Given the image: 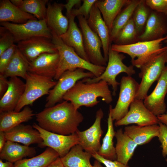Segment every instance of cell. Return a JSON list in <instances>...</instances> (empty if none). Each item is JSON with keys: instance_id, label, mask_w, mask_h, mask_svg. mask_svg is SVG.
Listing matches in <instances>:
<instances>
[{"instance_id": "1", "label": "cell", "mask_w": 167, "mask_h": 167, "mask_svg": "<svg viewBox=\"0 0 167 167\" xmlns=\"http://www.w3.org/2000/svg\"><path fill=\"white\" fill-rule=\"evenodd\" d=\"M35 116L37 124L41 128L64 135L75 133L84 118L71 102L65 100L52 107L45 108Z\"/></svg>"}, {"instance_id": "2", "label": "cell", "mask_w": 167, "mask_h": 167, "mask_svg": "<svg viewBox=\"0 0 167 167\" xmlns=\"http://www.w3.org/2000/svg\"><path fill=\"white\" fill-rule=\"evenodd\" d=\"M109 85L102 80L92 83L79 80L64 95L63 100L71 102L77 110L82 106L92 107L96 105L100 102L97 100L99 97L109 104L113 98Z\"/></svg>"}, {"instance_id": "3", "label": "cell", "mask_w": 167, "mask_h": 167, "mask_svg": "<svg viewBox=\"0 0 167 167\" xmlns=\"http://www.w3.org/2000/svg\"><path fill=\"white\" fill-rule=\"evenodd\" d=\"M52 41L57 49L59 56L56 74L54 78L58 80L67 71L82 68L92 72L95 77L100 76L104 71L106 67L94 65L79 56L74 49L66 44L59 36L51 31Z\"/></svg>"}, {"instance_id": "4", "label": "cell", "mask_w": 167, "mask_h": 167, "mask_svg": "<svg viewBox=\"0 0 167 167\" xmlns=\"http://www.w3.org/2000/svg\"><path fill=\"white\" fill-rule=\"evenodd\" d=\"M167 39V36L155 40L141 41L124 45L115 44L112 49L120 53H125L131 58L132 65L140 68L155 55L165 50L166 46L162 47V42Z\"/></svg>"}, {"instance_id": "5", "label": "cell", "mask_w": 167, "mask_h": 167, "mask_svg": "<svg viewBox=\"0 0 167 167\" xmlns=\"http://www.w3.org/2000/svg\"><path fill=\"white\" fill-rule=\"evenodd\" d=\"M110 46L108 53V63L105 71L99 76L93 78H86L82 80L83 82L92 83H96L101 80L106 82L109 85L112 87V94L115 96L118 86L120 83L116 80L117 76L122 72L126 73L128 76H131L135 73L133 65L127 66L123 62L125 58L122 54L113 50Z\"/></svg>"}, {"instance_id": "6", "label": "cell", "mask_w": 167, "mask_h": 167, "mask_svg": "<svg viewBox=\"0 0 167 167\" xmlns=\"http://www.w3.org/2000/svg\"><path fill=\"white\" fill-rule=\"evenodd\" d=\"M166 50L150 58L140 68L139 77L141 81L139 84L135 99L144 100L152 84L159 79L166 66Z\"/></svg>"}, {"instance_id": "7", "label": "cell", "mask_w": 167, "mask_h": 167, "mask_svg": "<svg viewBox=\"0 0 167 167\" xmlns=\"http://www.w3.org/2000/svg\"><path fill=\"white\" fill-rule=\"evenodd\" d=\"M24 94L14 111L19 112L24 107L32 105L37 99L48 95L57 84L53 79L28 72L26 76Z\"/></svg>"}, {"instance_id": "8", "label": "cell", "mask_w": 167, "mask_h": 167, "mask_svg": "<svg viewBox=\"0 0 167 167\" xmlns=\"http://www.w3.org/2000/svg\"><path fill=\"white\" fill-rule=\"evenodd\" d=\"M85 70L83 69L77 68L65 72L58 80L55 85L50 90L46 97L45 107H52L61 102L66 93L80 79L95 77L92 72H85Z\"/></svg>"}, {"instance_id": "9", "label": "cell", "mask_w": 167, "mask_h": 167, "mask_svg": "<svg viewBox=\"0 0 167 167\" xmlns=\"http://www.w3.org/2000/svg\"><path fill=\"white\" fill-rule=\"evenodd\" d=\"M0 25L12 33L15 42L36 37L52 38L51 31L47 26L46 19L30 20L21 24L2 22L0 23Z\"/></svg>"}, {"instance_id": "10", "label": "cell", "mask_w": 167, "mask_h": 167, "mask_svg": "<svg viewBox=\"0 0 167 167\" xmlns=\"http://www.w3.org/2000/svg\"><path fill=\"white\" fill-rule=\"evenodd\" d=\"M119 97L116 104L113 108L110 105L113 120L116 121L123 118L128 112L130 105L135 99L139 84L131 76H123L120 80Z\"/></svg>"}, {"instance_id": "11", "label": "cell", "mask_w": 167, "mask_h": 167, "mask_svg": "<svg viewBox=\"0 0 167 167\" xmlns=\"http://www.w3.org/2000/svg\"><path fill=\"white\" fill-rule=\"evenodd\" d=\"M32 126L39 131L43 139L38 146L41 148L47 147L52 148L58 153L60 158L65 156L72 147L79 144V138L76 132L64 135L47 131L36 123H34Z\"/></svg>"}, {"instance_id": "12", "label": "cell", "mask_w": 167, "mask_h": 167, "mask_svg": "<svg viewBox=\"0 0 167 167\" xmlns=\"http://www.w3.org/2000/svg\"><path fill=\"white\" fill-rule=\"evenodd\" d=\"M77 17L83 35L85 51L90 62L98 66H106L107 62L101 52L102 45L99 37L91 29L83 16Z\"/></svg>"}, {"instance_id": "13", "label": "cell", "mask_w": 167, "mask_h": 167, "mask_svg": "<svg viewBox=\"0 0 167 167\" xmlns=\"http://www.w3.org/2000/svg\"><path fill=\"white\" fill-rule=\"evenodd\" d=\"M157 116L145 106L143 100L135 99L131 103L129 111L121 119L116 121V126L135 124L141 126L158 124Z\"/></svg>"}, {"instance_id": "14", "label": "cell", "mask_w": 167, "mask_h": 167, "mask_svg": "<svg viewBox=\"0 0 167 167\" xmlns=\"http://www.w3.org/2000/svg\"><path fill=\"white\" fill-rule=\"evenodd\" d=\"M103 116V112L100 108L96 112L95 122L91 127L83 131L78 129L76 132L79 138L78 144L91 154L97 153L101 146L100 140L103 131L101 122Z\"/></svg>"}, {"instance_id": "15", "label": "cell", "mask_w": 167, "mask_h": 167, "mask_svg": "<svg viewBox=\"0 0 167 167\" xmlns=\"http://www.w3.org/2000/svg\"><path fill=\"white\" fill-rule=\"evenodd\" d=\"M18 49L29 62L45 53H56L58 50L51 39L36 37L17 43Z\"/></svg>"}, {"instance_id": "16", "label": "cell", "mask_w": 167, "mask_h": 167, "mask_svg": "<svg viewBox=\"0 0 167 167\" xmlns=\"http://www.w3.org/2000/svg\"><path fill=\"white\" fill-rule=\"evenodd\" d=\"M167 93V65L152 92L144 99L146 107L153 114L157 116L166 111L165 99Z\"/></svg>"}, {"instance_id": "17", "label": "cell", "mask_w": 167, "mask_h": 167, "mask_svg": "<svg viewBox=\"0 0 167 167\" xmlns=\"http://www.w3.org/2000/svg\"><path fill=\"white\" fill-rule=\"evenodd\" d=\"M59 59L58 53L42 54L29 62L28 72L54 79L56 74Z\"/></svg>"}, {"instance_id": "18", "label": "cell", "mask_w": 167, "mask_h": 167, "mask_svg": "<svg viewBox=\"0 0 167 167\" xmlns=\"http://www.w3.org/2000/svg\"><path fill=\"white\" fill-rule=\"evenodd\" d=\"M88 24L91 29L96 33L100 39L102 45L104 57L107 62L111 42L109 31L101 15V14L94 4L91 10L87 20Z\"/></svg>"}, {"instance_id": "19", "label": "cell", "mask_w": 167, "mask_h": 167, "mask_svg": "<svg viewBox=\"0 0 167 167\" xmlns=\"http://www.w3.org/2000/svg\"><path fill=\"white\" fill-rule=\"evenodd\" d=\"M64 8V4L56 2H48L47 5V24L50 30L59 36L66 32L69 25L68 18L62 12Z\"/></svg>"}, {"instance_id": "20", "label": "cell", "mask_w": 167, "mask_h": 167, "mask_svg": "<svg viewBox=\"0 0 167 167\" xmlns=\"http://www.w3.org/2000/svg\"><path fill=\"white\" fill-rule=\"evenodd\" d=\"M4 133L6 141L28 146L32 144L38 145L43 141L39 131L29 125L21 124Z\"/></svg>"}, {"instance_id": "21", "label": "cell", "mask_w": 167, "mask_h": 167, "mask_svg": "<svg viewBox=\"0 0 167 167\" xmlns=\"http://www.w3.org/2000/svg\"><path fill=\"white\" fill-rule=\"evenodd\" d=\"M25 86V83L18 77L10 78L8 88L0 99V112L15 110L24 94Z\"/></svg>"}, {"instance_id": "22", "label": "cell", "mask_w": 167, "mask_h": 167, "mask_svg": "<svg viewBox=\"0 0 167 167\" xmlns=\"http://www.w3.org/2000/svg\"><path fill=\"white\" fill-rule=\"evenodd\" d=\"M67 17L69 20L68 29L60 37L66 44L73 48L79 56L90 62L85 51L82 33L75 21V17L71 15Z\"/></svg>"}, {"instance_id": "23", "label": "cell", "mask_w": 167, "mask_h": 167, "mask_svg": "<svg viewBox=\"0 0 167 167\" xmlns=\"http://www.w3.org/2000/svg\"><path fill=\"white\" fill-rule=\"evenodd\" d=\"M37 19L33 15L23 11L14 5L10 0H0V22H12L21 24L30 20Z\"/></svg>"}, {"instance_id": "24", "label": "cell", "mask_w": 167, "mask_h": 167, "mask_svg": "<svg viewBox=\"0 0 167 167\" xmlns=\"http://www.w3.org/2000/svg\"><path fill=\"white\" fill-rule=\"evenodd\" d=\"M36 154V151L34 148L7 141L0 152V158L2 160L15 163L27 156H34Z\"/></svg>"}, {"instance_id": "25", "label": "cell", "mask_w": 167, "mask_h": 167, "mask_svg": "<svg viewBox=\"0 0 167 167\" xmlns=\"http://www.w3.org/2000/svg\"><path fill=\"white\" fill-rule=\"evenodd\" d=\"M35 114L28 106L19 112H0V131L6 132L22 123L28 121Z\"/></svg>"}, {"instance_id": "26", "label": "cell", "mask_w": 167, "mask_h": 167, "mask_svg": "<svg viewBox=\"0 0 167 167\" xmlns=\"http://www.w3.org/2000/svg\"><path fill=\"white\" fill-rule=\"evenodd\" d=\"M131 1L129 0H97L95 2V4L102 14L109 33L113 23L120 12L122 8L124 6L128 4Z\"/></svg>"}, {"instance_id": "27", "label": "cell", "mask_w": 167, "mask_h": 167, "mask_svg": "<svg viewBox=\"0 0 167 167\" xmlns=\"http://www.w3.org/2000/svg\"><path fill=\"white\" fill-rule=\"evenodd\" d=\"M115 136L117 141L115 147L117 160L127 165L138 145L122 128L116 132Z\"/></svg>"}, {"instance_id": "28", "label": "cell", "mask_w": 167, "mask_h": 167, "mask_svg": "<svg viewBox=\"0 0 167 167\" xmlns=\"http://www.w3.org/2000/svg\"><path fill=\"white\" fill-rule=\"evenodd\" d=\"M159 126L157 124L141 126L132 125L127 126L124 132L138 145L148 143L159 134Z\"/></svg>"}, {"instance_id": "29", "label": "cell", "mask_w": 167, "mask_h": 167, "mask_svg": "<svg viewBox=\"0 0 167 167\" xmlns=\"http://www.w3.org/2000/svg\"><path fill=\"white\" fill-rule=\"evenodd\" d=\"M79 144L72 147L61 160L64 167H93L90 162L92 154L84 151Z\"/></svg>"}, {"instance_id": "30", "label": "cell", "mask_w": 167, "mask_h": 167, "mask_svg": "<svg viewBox=\"0 0 167 167\" xmlns=\"http://www.w3.org/2000/svg\"><path fill=\"white\" fill-rule=\"evenodd\" d=\"M144 32L139 37L141 41H149L162 38L166 31L165 26L161 16L153 12L150 14Z\"/></svg>"}, {"instance_id": "31", "label": "cell", "mask_w": 167, "mask_h": 167, "mask_svg": "<svg viewBox=\"0 0 167 167\" xmlns=\"http://www.w3.org/2000/svg\"><path fill=\"white\" fill-rule=\"evenodd\" d=\"M29 62L18 47L11 61L2 74L6 78L20 77L25 79L28 72Z\"/></svg>"}, {"instance_id": "32", "label": "cell", "mask_w": 167, "mask_h": 167, "mask_svg": "<svg viewBox=\"0 0 167 167\" xmlns=\"http://www.w3.org/2000/svg\"><path fill=\"white\" fill-rule=\"evenodd\" d=\"M59 157L58 153L48 147L41 153L30 158H24L14 164V167H46Z\"/></svg>"}, {"instance_id": "33", "label": "cell", "mask_w": 167, "mask_h": 167, "mask_svg": "<svg viewBox=\"0 0 167 167\" xmlns=\"http://www.w3.org/2000/svg\"><path fill=\"white\" fill-rule=\"evenodd\" d=\"M113 122L111 110L109 108L107 119V131L102 139V144L97 153L105 159L115 161L117 159V156L113 141L116 132L114 130Z\"/></svg>"}, {"instance_id": "34", "label": "cell", "mask_w": 167, "mask_h": 167, "mask_svg": "<svg viewBox=\"0 0 167 167\" xmlns=\"http://www.w3.org/2000/svg\"><path fill=\"white\" fill-rule=\"evenodd\" d=\"M141 0H131L126 7L120 12L115 19L109 33L110 42L113 41L121 29L131 18L133 13Z\"/></svg>"}, {"instance_id": "35", "label": "cell", "mask_w": 167, "mask_h": 167, "mask_svg": "<svg viewBox=\"0 0 167 167\" xmlns=\"http://www.w3.org/2000/svg\"><path fill=\"white\" fill-rule=\"evenodd\" d=\"M48 0H23L19 8L34 15L38 20L46 19Z\"/></svg>"}, {"instance_id": "36", "label": "cell", "mask_w": 167, "mask_h": 167, "mask_svg": "<svg viewBox=\"0 0 167 167\" xmlns=\"http://www.w3.org/2000/svg\"><path fill=\"white\" fill-rule=\"evenodd\" d=\"M137 34L133 19L131 18L120 31L113 42L118 45L130 44L136 39Z\"/></svg>"}, {"instance_id": "37", "label": "cell", "mask_w": 167, "mask_h": 167, "mask_svg": "<svg viewBox=\"0 0 167 167\" xmlns=\"http://www.w3.org/2000/svg\"><path fill=\"white\" fill-rule=\"evenodd\" d=\"M133 18L137 33L140 32L146 25L150 15L148 9L146 6L145 1H141L136 7Z\"/></svg>"}, {"instance_id": "38", "label": "cell", "mask_w": 167, "mask_h": 167, "mask_svg": "<svg viewBox=\"0 0 167 167\" xmlns=\"http://www.w3.org/2000/svg\"><path fill=\"white\" fill-rule=\"evenodd\" d=\"M0 55L15 42L12 33L4 27H0Z\"/></svg>"}, {"instance_id": "39", "label": "cell", "mask_w": 167, "mask_h": 167, "mask_svg": "<svg viewBox=\"0 0 167 167\" xmlns=\"http://www.w3.org/2000/svg\"><path fill=\"white\" fill-rule=\"evenodd\" d=\"M97 0H84L82 5L78 9L73 8L70 15L74 17L82 16L87 20L89 18L91 9Z\"/></svg>"}, {"instance_id": "40", "label": "cell", "mask_w": 167, "mask_h": 167, "mask_svg": "<svg viewBox=\"0 0 167 167\" xmlns=\"http://www.w3.org/2000/svg\"><path fill=\"white\" fill-rule=\"evenodd\" d=\"M15 44L0 55V74H2L13 58L17 49Z\"/></svg>"}, {"instance_id": "41", "label": "cell", "mask_w": 167, "mask_h": 167, "mask_svg": "<svg viewBox=\"0 0 167 167\" xmlns=\"http://www.w3.org/2000/svg\"><path fill=\"white\" fill-rule=\"evenodd\" d=\"M159 134L158 137L161 143V147L162 148V154L163 156H167V126L161 122L159 124ZM167 161V158L166 159Z\"/></svg>"}, {"instance_id": "42", "label": "cell", "mask_w": 167, "mask_h": 167, "mask_svg": "<svg viewBox=\"0 0 167 167\" xmlns=\"http://www.w3.org/2000/svg\"><path fill=\"white\" fill-rule=\"evenodd\" d=\"M146 4L157 12L167 15V0H147Z\"/></svg>"}, {"instance_id": "43", "label": "cell", "mask_w": 167, "mask_h": 167, "mask_svg": "<svg viewBox=\"0 0 167 167\" xmlns=\"http://www.w3.org/2000/svg\"><path fill=\"white\" fill-rule=\"evenodd\" d=\"M92 155L96 160L103 164L106 167H130L128 165H125L117 160L112 161L105 159L97 153L92 154Z\"/></svg>"}, {"instance_id": "44", "label": "cell", "mask_w": 167, "mask_h": 167, "mask_svg": "<svg viewBox=\"0 0 167 167\" xmlns=\"http://www.w3.org/2000/svg\"><path fill=\"white\" fill-rule=\"evenodd\" d=\"M9 86V80L2 75L0 74V98L3 96Z\"/></svg>"}, {"instance_id": "45", "label": "cell", "mask_w": 167, "mask_h": 167, "mask_svg": "<svg viewBox=\"0 0 167 167\" xmlns=\"http://www.w3.org/2000/svg\"><path fill=\"white\" fill-rule=\"evenodd\" d=\"M81 2L80 0H68L67 1V3L64 4V8L66 10V16L68 17L70 15L71 11L73 9V8L76 5H79Z\"/></svg>"}, {"instance_id": "46", "label": "cell", "mask_w": 167, "mask_h": 167, "mask_svg": "<svg viewBox=\"0 0 167 167\" xmlns=\"http://www.w3.org/2000/svg\"><path fill=\"white\" fill-rule=\"evenodd\" d=\"M46 167H64L60 158L59 157Z\"/></svg>"}, {"instance_id": "47", "label": "cell", "mask_w": 167, "mask_h": 167, "mask_svg": "<svg viewBox=\"0 0 167 167\" xmlns=\"http://www.w3.org/2000/svg\"><path fill=\"white\" fill-rule=\"evenodd\" d=\"M6 141L4 132L0 131V152L2 150Z\"/></svg>"}, {"instance_id": "48", "label": "cell", "mask_w": 167, "mask_h": 167, "mask_svg": "<svg viewBox=\"0 0 167 167\" xmlns=\"http://www.w3.org/2000/svg\"><path fill=\"white\" fill-rule=\"evenodd\" d=\"M160 122L167 126V112L157 116Z\"/></svg>"}, {"instance_id": "49", "label": "cell", "mask_w": 167, "mask_h": 167, "mask_svg": "<svg viewBox=\"0 0 167 167\" xmlns=\"http://www.w3.org/2000/svg\"><path fill=\"white\" fill-rule=\"evenodd\" d=\"M0 167H14V165L13 163L6 161L4 162L0 159Z\"/></svg>"}, {"instance_id": "50", "label": "cell", "mask_w": 167, "mask_h": 167, "mask_svg": "<svg viewBox=\"0 0 167 167\" xmlns=\"http://www.w3.org/2000/svg\"><path fill=\"white\" fill-rule=\"evenodd\" d=\"M23 0H11V3L15 6L19 8L21 5Z\"/></svg>"}, {"instance_id": "51", "label": "cell", "mask_w": 167, "mask_h": 167, "mask_svg": "<svg viewBox=\"0 0 167 167\" xmlns=\"http://www.w3.org/2000/svg\"><path fill=\"white\" fill-rule=\"evenodd\" d=\"M101 163L99 161L96 160L94 162L93 167H103Z\"/></svg>"}, {"instance_id": "52", "label": "cell", "mask_w": 167, "mask_h": 167, "mask_svg": "<svg viewBox=\"0 0 167 167\" xmlns=\"http://www.w3.org/2000/svg\"><path fill=\"white\" fill-rule=\"evenodd\" d=\"M165 42L167 43V39L166 40H165ZM166 53H167V60H166V63H167V46H166Z\"/></svg>"}, {"instance_id": "53", "label": "cell", "mask_w": 167, "mask_h": 167, "mask_svg": "<svg viewBox=\"0 0 167 167\" xmlns=\"http://www.w3.org/2000/svg\"></svg>"}]
</instances>
